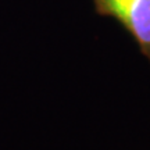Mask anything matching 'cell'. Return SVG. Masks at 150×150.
<instances>
[{
	"label": "cell",
	"instance_id": "cell-1",
	"mask_svg": "<svg viewBox=\"0 0 150 150\" xmlns=\"http://www.w3.org/2000/svg\"><path fill=\"white\" fill-rule=\"evenodd\" d=\"M97 14L111 17L134 38L150 61V0H93Z\"/></svg>",
	"mask_w": 150,
	"mask_h": 150
}]
</instances>
